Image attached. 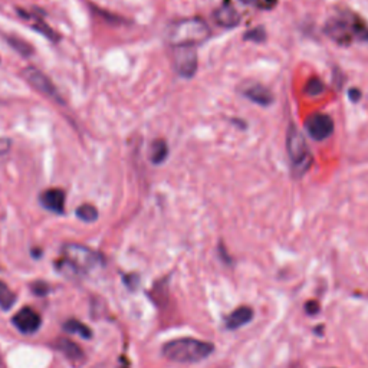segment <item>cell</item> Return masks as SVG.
<instances>
[{"label": "cell", "mask_w": 368, "mask_h": 368, "mask_svg": "<svg viewBox=\"0 0 368 368\" xmlns=\"http://www.w3.org/2000/svg\"><path fill=\"white\" fill-rule=\"evenodd\" d=\"M102 265V258L95 251L78 243H67L63 247L56 268L70 276H84Z\"/></svg>", "instance_id": "1"}, {"label": "cell", "mask_w": 368, "mask_h": 368, "mask_svg": "<svg viewBox=\"0 0 368 368\" xmlns=\"http://www.w3.org/2000/svg\"><path fill=\"white\" fill-rule=\"evenodd\" d=\"M209 25L199 18H189L175 22L167 35V42L173 48H196L210 38Z\"/></svg>", "instance_id": "2"}, {"label": "cell", "mask_w": 368, "mask_h": 368, "mask_svg": "<svg viewBox=\"0 0 368 368\" xmlns=\"http://www.w3.org/2000/svg\"><path fill=\"white\" fill-rule=\"evenodd\" d=\"M215 351V345L195 338H178L164 344L163 355L174 362H199Z\"/></svg>", "instance_id": "3"}, {"label": "cell", "mask_w": 368, "mask_h": 368, "mask_svg": "<svg viewBox=\"0 0 368 368\" xmlns=\"http://www.w3.org/2000/svg\"><path fill=\"white\" fill-rule=\"evenodd\" d=\"M286 150L292 163V170L296 177H301L310 170L313 164V154L305 141V137L291 126L286 136Z\"/></svg>", "instance_id": "4"}, {"label": "cell", "mask_w": 368, "mask_h": 368, "mask_svg": "<svg viewBox=\"0 0 368 368\" xmlns=\"http://www.w3.org/2000/svg\"><path fill=\"white\" fill-rule=\"evenodd\" d=\"M173 63L175 72L183 78H193L197 72V52L196 48H174Z\"/></svg>", "instance_id": "5"}, {"label": "cell", "mask_w": 368, "mask_h": 368, "mask_svg": "<svg viewBox=\"0 0 368 368\" xmlns=\"http://www.w3.org/2000/svg\"><path fill=\"white\" fill-rule=\"evenodd\" d=\"M334 121L330 115L318 112L313 114L308 119L305 121V130L308 136L315 141H324L334 133Z\"/></svg>", "instance_id": "6"}, {"label": "cell", "mask_w": 368, "mask_h": 368, "mask_svg": "<svg viewBox=\"0 0 368 368\" xmlns=\"http://www.w3.org/2000/svg\"><path fill=\"white\" fill-rule=\"evenodd\" d=\"M22 74H23V78H25L35 90H38V91L42 92L43 95L49 97L50 99L63 102V99H60V94L58 92V90L55 88V85L50 82V80H49L43 72H40V71L36 70V68L29 67V68H25Z\"/></svg>", "instance_id": "7"}, {"label": "cell", "mask_w": 368, "mask_h": 368, "mask_svg": "<svg viewBox=\"0 0 368 368\" xmlns=\"http://www.w3.org/2000/svg\"><path fill=\"white\" fill-rule=\"evenodd\" d=\"M12 323L22 334H35L40 328V317L32 308H22L13 317Z\"/></svg>", "instance_id": "8"}, {"label": "cell", "mask_w": 368, "mask_h": 368, "mask_svg": "<svg viewBox=\"0 0 368 368\" xmlns=\"http://www.w3.org/2000/svg\"><path fill=\"white\" fill-rule=\"evenodd\" d=\"M40 205L56 215H63L65 210V193L60 189H48L39 197Z\"/></svg>", "instance_id": "9"}, {"label": "cell", "mask_w": 368, "mask_h": 368, "mask_svg": "<svg viewBox=\"0 0 368 368\" xmlns=\"http://www.w3.org/2000/svg\"><path fill=\"white\" fill-rule=\"evenodd\" d=\"M243 95L247 97L248 99H251L252 102H255L258 105H262V107H268L274 102L272 92L261 84H252V85L247 87L243 90Z\"/></svg>", "instance_id": "10"}, {"label": "cell", "mask_w": 368, "mask_h": 368, "mask_svg": "<svg viewBox=\"0 0 368 368\" xmlns=\"http://www.w3.org/2000/svg\"><path fill=\"white\" fill-rule=\"evenodd\" d=\"M215 21L223 28H234L240 22V15L233 5L226 4L215 11Z\"/></svg>", "instance_id": "11"}, {"label": "cell", "mask_w": 368, "mask_h": 368, "mask_svg": "<svg viewBox=\"0 0 368 368\" xmlns=\"http://www.w3.org/2000/svg\"><path fill=\"white\" fill-rule=\"evenodd\" d=\"M254 318V310L251 306H239L226 318V327L229 330H237L251 323Z\"/></svg>", "instance_id": "12"}, {"label": "cell", "mask_w": 368, "mask_h": 368, "mask_svg": "<svg viewBox=\"0 0 368 368\" xmlns=\"http://www.w3.org/2000/svg\"><path fill=\"white\" fill-rule=\"evenodd\" d=\"M56 347L58 350L63 351L67 358H70L72 362H81L84 361V352L80 347H77V344H74L72 341L67 340V338H60L58 342H56Z\"/></svg>", "instance_id": "13"}, {"label": "cell", "mask_w": 368, "mask_h": 368, "mask_svg": "<svg viewBox=\"0 0 368 368\" xmlns=\"http://www.w3.org/2000/svg\"><path fill=\"white\" fill-rule=\"evenodd\" d=\"M168 156V146L164 140H156L151 146L150 157L154 164H161Z\"/></svg>", "instance_id": "14"}, {"label": "cell", "mask_w": 368, "mask_h": 368, "mask_svg": "<svg viewBox=\"0 0 368 368\" xmlns=\"http://www.w3.org/2000/svg\"><path fill=\"white\" fill-rule=\"evenodd\" d=\"M16 302L15 292L5 283L0 281V308L2 310H11Z\"/></svg>", "instance_id": "15"}, {"label": "cell", "mask_w": 368, "mask_h": 368, "mask_svg": "<svg viewBox=\"0 0 368 368\" xmlns=\"http://www.w3.org/2000/svg\"><path fill=\"white\" fill-rule=\"evenodd\" d=\"M64 330L67 332H70V334H77V335H80L82 338H91L92 337V331L87 325H84L81 321H78V320H70L64 325Z\"/></svg>", "instance_id": "16"}, {"label": "cell", "mask_w": 368, "mask_h": 368, "mask_svg": "<svg viewBox=\"0 0 368 368\" xmlns=\"http://www.w3.org/2000/svg\"><path fill=\"white\" fill-rule=\"evenodd\" d=\"M77 216L87 223H92L98 219V210L92 205H82L77 210Z\"/></svg>", "instance_id": "17"}, {"label": "cell", "mask_w": 368, "mask_h": 368, "mask_svg": "<svg viewBox=\"0 0 368 368\" xmlns=\"http://www.w3.org/2000/svg\"><path fill=\"white\" fill-rule=\"evenodd\" d=\"M324 90H325L324 84L318 78H311L308 81V84H306V87H305V92L308 94V95H311V97H317V95L323 94Z\"/></svg>", "instance_id": "18"}, {"label": "cell", "mask_w": 368, "mask_h": 368, "mask_svg": "<svg viewBox=\"0 0 368 368\" xmlns=\"http://www.w3.org/2000/svg\"><path fill=\"white\" fill-rule=\"evenodd\" d=\"M244 39L252 40V42H264L266 39V32L264 28H255L244 33Z\"/></svg>", "instance_id": "19"}, {"label": "cell", "mask_w": 368, "mask_h": 368, "mask_svg": "<svg viewBox=\"0 0 368 368\" xmlns=\"http://www.w3.org/2000/svg\"><path fill=\"white\" fill-rule=\"evenodd\" d=\"M9 42H11V45H12L18 52H21V53H23V55H29V53H31V52H28V50H31V46L26 45L22 39H11Z\"/></svg>", "instance_id": "20"}, {"label": "cell", "mask_w": 368, "mask_h": 368, "mask_svg": "<svg viewBox=\"0 0 368 368\" xmlns=\"http://www.w3.org/2000/svg\"><path fill=\"white\" fill-rule=\"evenodd\" d=\"M254 4L264 11H271L278 5V0H254Z\"/></svg>", "instance_id": "21"}, {"label": "cell", "mask_w": 368, "mask_h": 368, "mask_svg": "<svg viewBox=\"0 0 368 368\" xmlns=\"http://www.w3.org/2000/svg\"><path fill=\"white\" fill-rule=\"evenodd\" d=\"M8 150H9V141L5 139H0V154H4Z\"/></svg>", "instance_id": "22"}, {"label": "cell", "mask_w": 368, "mask_h": 368, "mask_svg": "<svg viewBox=\"0 0 368 368\" xmlns=\"http://www.w3.org/2000/svg\"><path fill=\"white\" fill-rule=\"evenodd\" d=\"M350 95L352 97V98H351L352 101H358V99H359V92H357V94H355V91H354V90H352V91H350Z\"/></svg>", "instance_id": "23"}, {"label": "cell", "mask_w": 368, "mask_h": 368, "mask_svg": "<svg viewBox=\"0 0 368 368\" xmlns=\"http://www.w3.org/2000/svg\"><path fill=\"white\" fill-rule=\"evenodd\" d=\"M243 4H254V0H242Z\"/></svg>", "instance_id": "24"}]
</instances>
